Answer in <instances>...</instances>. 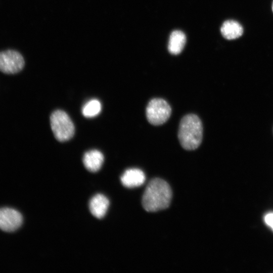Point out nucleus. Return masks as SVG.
Returning <instances> with one entry per match:
<instances>
[{"label": "nucleus", "mask_w": 273, "mask_h": 273, "mask_svg": "<svg viewBox=\"0 0 273 273\" xmlns=\"http://www.w3.org/2000/svg\"><path fill=\"white\" fill-rule=\"evenodd\" d=\"M186 41L185 34L180 30H175L170 34L168 49L173 55L179 54L184 49Z\"/></svg>", "instance_id": "obj_11"}, {"label": "nucleus", "mask_w": 273, "mask_h": 273, "mask_svg": "<svg viewBox=\"0 0 273 273\" xmlns=\"http://www.w3.org/2000/svg\"><path fill=\"white\" fill-rule=\"evenodd\" d=\"M50 124L55 137L60 142L70 140L74 134V124L64 111L57 110L53 112L50 117Z\"/></svg>", "instance_id": "obj_3"}, {"label": "nucleus", "mask_w": 273, "mask_h": 273, "mask_svg": "<svg viewBox=\"0 0 273 273\" xmlns=\"http://www.w3.org/2000/svg\"><path fill=\"white\" fill-rule=\"evenodd\" d=\"M171 114L169 104L164 99L154 98L151 100L146 109L148 122L153 125H160L166 122Z\"/></svg>", "instance_id": "obj_4"}, {"label": "nucleus", "mask_w": 273, "mask_h": 273, "mask_svg": "<svg viewBox=\"0 0 273 273\" xmlns=\"http://www.w3.org/2000/svg\"><path fill=\"white\" fill-rule=\"evenodd\" d=\"M272 12H273V2H272Z\"/></svg>", "instance_id": "obj_14"}, {"label": "nucleus", "mask_w": 273, "mask_h": 273, "mask_svg": "<svg viewBox=\"0 0 273 273\" xmlns=\"http://www.w3.org/2000/svg\"><path fill=\"white\" fill-rule=\"evenodd\" d=\"M102 105L97 99L87 101L82 108V113L86 118H93L97 116L101 112Z\"/></svg>", "instance_id": "obj_12"}, {"label": "nucleus", "mask_w": 273, "mask_h": 273, "mask_svg": "<svg viewBox=\"0 0 273 273\" xmlns=\"http://www.w3.org/2000/svg\"><path fill=\"white\" fill-rule=\"evenodd\" d=\"M104 159V156L100 151L92 150L84 154L83 163L88 171L97 172L101 168Z\"/></svg>", "instance_id": "obj_9"}, {"label": "nucleus", "mask_w": 273, "mask_h": 273, "mask_svg": "<svg viewBox=\"0 0 273 273\" xmlns=\"http://www.w3.org/2000/svg\"><path fill=\"white\" fill-rule=\"evenodd\" d=\"M23 217L19 212L10 208L0 209V229L6 232L17 230L22 224Z\"/></svg>", "instance_id": "obj_6"}, {"label": "nucleus", "mask_w": 273, "mask_h": 273, "mask_svg": "<svg viewBox=\"0 0 273 273\" xmlns=\"http://www.w3.org/2000/svg\"><path fill=\"white\" fill-rule=\"evenodd\" d=\"M220 31L224 38L232 40L238 38L242 35L243 28L238 22L233 20H229L223 23Z\"/></svg>", "instance_id": "obj_10"}, {"label": "nucleus", "mask_w": 273, "mask_h": 273, "mask_svg": "<svg viewBox=\"0 0 273 273\" xmlns=\"http://www.w3.org/2000/svg\"><path fill=\"white\" fill-rule=\"evenodd\" d=\"M172 198L169 184L159 178L152 179L147 186L142 197V205L147 212H156L167 208Z\"/></svg>", "instance_id": "obj_1"}, {"label": "nucleus", "mask_w": 273, "mask_h": 273, "mask_svg": "<svg viewBox=\"0 0 273 273\" xmlns=\"http://www.w3.org/2000/svg\"><path fill=\"white\" fill-rule=\"evenodd\" d=\"M265 223L273 231V213H268L264 216Z\"/></svg>", "instance_id": "obj_13"}, {"label": "nucleus", "mask_w": 273, "mask_h": 273, "mask_svg": "<svg viewBox=\"0 0 273 273\" xmlns=\"http://www.w3.org/2000/svg\"><path fill=\"white\" fill-rule=\"evenodd\" d=\"M24 64L22 56L17 51L0 52V71L4 73H17L23 68Z\"/></svg>", "instance_id": "obj_5"}, {"label": "nucleus", "mask_w": 273, "mask_h": 273, "mask_svg": "<svg viewBox=\"0 0 273 273\" xmlns=\"http://www.w3.org/2000/svg\"><path fill=\"white\" fill-rule=\"evenodd\" d=\"M109 205L108 198L102 194L94 196L89 203L90 213L97 218H103L106 214Z\"/></svg>", "instance_id": "obj_8"}, {"label": "nucleus", "mask_w": 273, "mask_h": 273, "mask_svg": "<svg viewBox=\"0 0 273 273\" xmlns=\"http://www.w3.org/2000/svg\"><path fill=\"white\" fill-rule=\"evenodd\" d=\"M178 138L181 147L187 150H194L199 147L203 138V126L198 116L190 114L182 118Z\"/></svg>", "instance_id": "obj_2"}, {"label": "nucleus", "mask_w": 273, "mask_h": 273, "mask_svg": "<svg viewBox=\"0 0 273 273\" xmlns=\"http://www.w3.org/2000/svg\"><path fill=\"white\" fill-rule=\"evenodd\" d=\"M122 184L125 187L132 188L142 186L146 180L144 172L139 168L126 170L120 177Z\"/></svg>", "instance_id": "obj_7"}]
</instances>
